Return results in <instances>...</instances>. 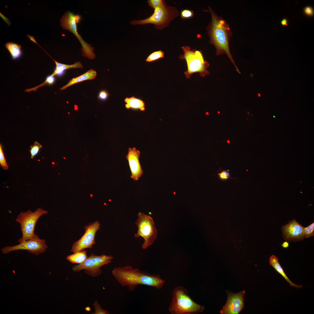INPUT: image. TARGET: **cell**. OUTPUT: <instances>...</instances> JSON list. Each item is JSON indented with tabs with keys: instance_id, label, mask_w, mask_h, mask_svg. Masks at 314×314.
<instances>
[{
	"instance_id": "11",
	"label": "cell",
	"mask_w": 314,
	"mask_h": 314,
	"mask_svg": "<svg viewBox=\"0 0 314 314\" xmlns=\"http://www.w3.org/2000/svg\"><path fill=\"white\" fill-rule=\"evenodd\" d=\"M100 225L99 222L96 221L85 226L84 227V234L74 243L71 251L75 253L85 249L92 248L93 245L96 244L95 235L97 231L100 229Z\"/></svg>"
},
{
	"instance_id": "17",
	"label": "cell",
	"mask_w": 314,
	"mask_h": 314,
	"mask_svg": "<svg viewBox=\"0 0 314 314\" xmlns=\"http://www.w3.org/2000/svg\"><path fill=\"white\" fill-rule=\"evenodd\" d=\"M124 101L126 103L125 107L127 109L140 110L144 111L145 110V104L141 99L134 96L126 97Z\"/></svg>"
},
{
	"instance_id": "19",
	"label": "cell",
	"mask_w": 314,
	"mask_h": 314,
	"mask_svg": "<svg viewBox=\"0 0 314 314\" xmlns=\"http://www.w3.org/2000/svg\"><path fill=\"white\" fill-rule=\"evenodd\" d=\"M86 252V251L83 249L68 256L66 259L72 263L81 264L88 258Z\"/></svg>"
},
{
	"instance_id": "9",
	"label": "cell",
	"mask_w": 314,
	"mask_h": 314,
	"mask_svg": "<svg viewBox=\"0 0 314 314\" xmlns=\"http://www.w3.org/2000/svg\"><path fill=\"white\" fill-rule=\"evenodd\" d=\"M113 258V257L111 256L104 254L96 256L92 253L83 263L73 266L72 269L75 272L84 270L86 274L94 277L101 274V267L111 263V260Z\"/></svg>"
},
{
	"instance_id": "18",
	"label": "cell",
	"mask_w": 314,
	"mask_h": 314,
	"mask_svg": "<svg viewBox=\"0 0 314 314\" xmlns=\"http://www.w3.org/2000/svg\"><path fill=\"white\" fill-rule=\"evenodd\" d=\"M46 53L53 60L56 65V67L53 72L51 74L52 76H54L57 75L58 76H61L63 75L66 70L69 68H78L82 69L83 68L82 64L80 62H75L74 64L72 65H67L61 63L55 60L47 52H46Z\"/></svg>"
},
{
	"instance_id": "25",
	"label": "cell",
	"mask_w": 314,
	"mask_h": 314,
	"mask_svg": "<svg viewBox=\"0 0 314 314\" xmlns=\"http://www.w3.org/2000/svg\"><path fill=\"white\" fill-rule=\"evenodd\" d=\"M0 164L3 170H7L8 169V166L6 162L1 144L0 145Z\"/></svg>"
},
{
	"instance_id": "8",
	"label": "cell",
	"mask_w": 314,
	"mask_h": 314,
	"mask_svg": "<svg viewBox=\"0 0 314 314\" xmlns=\"http://www.w3.org/2000/svg\"><path fill=\"white\" fill-rule=\"evenodd\" d=\"M81 17L78 15L74 14L69 11L66 12L60 19V24L65 29L72 33L77 38L82 46L83 56L90 59H94L95 54L93 52L94 48L84 41L77 32V24L79 23Z\"/></svg>"
},
{
	"instance_id": "22",
	"label": "cell",
	"mask_w": 314,
	"mask_h": 314,
	"mask_svg": "<svg viewBox=\"0 0 314 314\" xmlns=\"http://www.w3.org/2000/svg\"><path fill=\"white\" fill-rule=\"evenodd\" d=\"M164 52L161 50L153 52L150 54L146 59L147 62H152L164 58Z\"/></svg>"
},
{
	"instance_id": "21",
	"label": "cell",
	"mask_w": 314,
	"mask_h": 314,
	"mask_svg": "<svg viewBox=\"0 0 314 314\" xmlns=\"http://www.w3.org/2000/svg\"><path fill=\"white\" fill-rule=\"evenodd\" d=\"M55 78L54 76L51 75L47 76L45 81L42 83L34 87L26 89L24 91L25 92H30L31 91H36L40 87L44 86L47 85H52L55 82Z\"/></svg>"
},
{
	"instance_id": "33",
	"label": "cell",
	"mask_w": 314,
	"mask_h": 314,
	"mask_svg": "<svg viewBox=\"0 0 314 314\" xmlns=\"http://www.w3.org/2000/svg\"><path fill=\"white\" fill-rule=\"evenodd\" d=\"M281 245L282 247L284 248H288L289 245V242L286 241L284 242Z\"/></svg>"
},
{
	"instance_id": "36",
	"label": "cell",
	"mask_w": 314,
	"mask_h": 314,
	"mask_svg": "<svg viewBox=\"0 0 314 314\" xmlns=\"http://www.w3.org/2000/svg\"><path fill=\"white\" fill-rule=\"evenodd\" d=\"M90 196H91V197H92V195H90Z\"/></svg>"
},
{
	"instance_id": "29",
	"label": "cell",
	"mask_w": 314,
	"mask_h": 314,
	"mask_svg": "<svg viewBox=\"0 0 314 314\" xmlns=\"http://www.w3.org/2000/svg\"><path fill=\"white\" fill-rule=\"evenodd\" d=\"M109 94L105 90H103L101 91L98 97V99L102 101H105L108 98Z\"/></svg>"
},
{
	"instance_id": "13",
	"label": "cell",
	"mask_w": 314,
	"mask_h": 314,
	"mask_svg": "<svg viewBox=\"0 0 314 314\" xmlns=\"http://www.w3.org/2000/svg\"><path fill=\"white\" fill-rule=\"evenodd\" d=\"M304 228L294 219L282 226L281 231L283 237L289 242L302 240L304 238Z\"/></svg>"
},
{
	"instance_id": "30",
	"label": "cell",
	"mask_w": 314,
	"mask_h": 314,
	"mask_svg": "<svg viewBox=\"0 0 314 314\" xmlns=\"http://www.w3.org/2000/svg\"><path fill=\"white\" fill-rule=\"evenodd\" d=\"M219 178L222 180L228 179L230 177V174L228 171L222 170L218 174Z\"/></svg>"
},
{
	"instance_id": "34",
	"label": "cell",
	"mask_w": 314,
	"mask_h": 314,
	"mask_svg": "<svg viewBox=\"0 0 314 314\" xmlns=\"http://www.w3.org/2000/svg\"><path fill=\"white\" fill-rule=\"evenodd\" d=\"M27 37L30 39V40L31 41L33 42H34L36 44H38L37 42L34 39V38L33 36H31V35H30L28 34L27 35Z\"/></svg>"
},
{
	"instance_id": "1",
	"label": "cell",
	"mask_w": 314,
	"mask_h": 314,
	"mask_svg": "<svg viewBox=\"0 0 314 314\" xmlns=\"http://www.w3.org/2000/svg\"><path fill=\"white\" fill-rule=\"evenodd\" d=\"M112 274L123 287L128 286L130 291H133L138 286L144 285L162 288L165 283L159 275H154L130 265L115 267Z\"/></svg>"
},
{
	"instance_id": "2",
	"label": "cell",
	"mask_w": 314,
	"mask_h": 314,
	"mask_svg": "<svg viewBox=\"0 0 314 314\" xmlns=\"http://www.w3.org/2000/svg\"><path fill=\"white\" fill-rule=\"evenodd\" d=\"M209 9L211 15V21L207 28L210 38V44L216 49L217 55L226 53L235 66L236 71L240 72L236 66L230 52L229 41L232 33L229 25L222 18L217 16L210 7Z\"/></svg>"
},
{
	"instance_id": "26",
	"label": "cell",
	"mask_w": 314,
	"mask_h": 314,
	"mask_svg": "<svg viewBox=\"0 0 314 314\" xmlns=\"http://www.w3.org/2000/svg\"><path fill=\"white\" fill-rule=\"evenodd\" d=\"M95 309L94 314H108L109 313L107 311L104 310L101 307L97 301H95L93 304Z\"/></svg>"
},
{
	"instance_id": "24",
	"label": "cell",
	"mask_w": 314,
	"mask_h": 314,
	"mask_svg": "<svg viewBox=\"0 0 314 314\" xmlns=\"http://www.w3.org/2000/svg\"><path fill=\"white\" fill-rule=\"evenodd\" d=\"M304 238H308L314 235V222H313L307 226L304 227Z\"/></svg>"
},
{
	"instance_id": "7",
	"label": "cell",
	"mask_w": 314,
	"mask_h": 314,
	"mask_svg": "<svg viewBox=\"0 0 314 314\" xmlns=\"http://www.w3.org/2000/svg\"><path fill=\"white\" fill-rule=\"evenodd\" d=\"M137 216L138 218L135 224L138 229L134 236L135 238L141 237L144 239V242L142 248L145 249L156 240L158 231L155 226L153 219L151 216L140 212H138Z\"/></svg>"
},
{
	"instance_id": "3",
	"label": "cell",
	"mask_w": 314,
	"mask_h": 314,
	"mask_svg": "<svg viewBox=\"0 0 314 314\" xmlns=\"http://www.w3.org/2000/svg\"><path fill=\"white\" fill-rule=\"evenodd\" d=\"M172 298L169 310L172 314H194L203 311L204 306L195 302L188 295L185 288L177 286L172 293Z\"/></svg>"
},
{
	"instance_id": "35",
	"label": "cell",
	"mask_w": 314,
	"mask_h": 314,
	"mask_svg": "<svg viewBox=\"0 0 314 314\" xmlns=\"http://www.w3.org/2000/svg\"><path fill=\"white\" fill-rule=\"evenodd\" d=\"M227 142L228 143H230V141H229V140H228L227 141Z\"/></svg>"
},
{
	"instance_id": "6",
	"label": "cell",
	"mask_w": 314,
	"mask_h": 314,
	"mask_svg": "<svg viewBox=\"0 0 314 314\" xmlns=\"http://www.w3.org/2000/svg\"><path fill=\"white\" fill-rule=\"evenodd\" d=\"M47 210L41 208L33 212L28 210L25 212H21L15 219L16 222L20 224L21 231L22 234L21 238L18 240L19 243L33 238L35 234L34 229L36 223L42 215L47 214Z\"/></svg>"
},
{
	"instance_id": "20",
	"label": "cell",
	"mask_w": 314,
	"mask_h": 314,
	"mask_svg": "<svg viewBox=\"0 0 314 314\" xmlns=\"http://www.w3.org/2000/svg\"><path fill=\"white\" fill-rule=\"evenodd\" d=\"M5 47L10 53L13 59H18L22 56L21 46L17 44L8 42L6 43Z\"/></svg>"
},
{
	"instance_id": "23",
	"label": "cell",
	"mask_w": 314,
	"mask_h": 314,
	"mask_svg": "<svg viewBox=\"0 0 314 314\" xmlns=\"http://www.w3.org/2000/svg\"><path fill=\"white\" fill-rule=\"evenodd\" d=\"M42 146L37 141L34 142V144L30 146V149L29 152L31 153V158H33L36 155L40 149L42 148Z\"/></svg>"
},
{
	"instance_id": "27",
	"label": "cell",
	"mask_w": 314,
	"mask_h": 314,
	"mask_svg": "<svg viewBox=\"0 0 314 314\" xmlns=\"http://www.w3.org/2000/svg\"><path fill=\"white\" fill-rule=\"evenodd\" d=\"M180 15L183 19L190 18L193 17V11L189 9H183L181 11Z\"/></svg>"
},
{
	"instance_id": "14",
	"label": "cell",
	"mask_w": 314,
	"mask_h": 314,
	"mask_svg": "<svg viewBox=\"0 0 314 314\" xmlns=\"http://www.w3.org/2000/svg\"><path fill=\"white\" fill-rule=\"evenodd\" d=\"M140 151L135 147L129 148L126 158L128 160L131 173V177L135 181H137L143 174L139 158Z\"/></svg>"
},
{
	"instance_id": "5",
	"label": "cell",
	"mask_w": 314,
	"mask_h": 314,
	"mask_svg": "<svg viewBox=\"0 0 314 314\" xmlns=\"http://www.w3.org/2000/svg\"><path fill=\"white\" fill-rule=\"evenodd\" d=\"M181 49L183 54L179 57L186 62L187 69L184 74L186 78H190L192 75L195 73H199L202 77L209 74L207 69L209 64L204 60L201 51L191 50L188 46H182Z\"/></svg>"
},
{
	"instance_id": "28",
	"label": "cell",
	"mask_w": 314,
	"mask_h": 314,
	"mask_svg": "<svg viewBox=\"0 0 314 314\" xmlns=\"http://www.w3.org/2000/svg\"><path fill=\"white\" fill-rule=\"evenodd\" d=\"M162 1L163 0H148L147 2L149 6L154 9L160 5Z\"/></svg>"
},
{
	"instance_id": "32",
	"label": "cell",
	"mask_w": 314,
	"mask_h": 314,
	"mask_svg": "<svg viewBox=\"0 0 314 314\" xmlns=\"http://www.w3.org/2000/svg\"><path fill=\"white\" fill-rule=\"evenodd\" d=\"M281 25L283 26H288V20L287 19L285 18H283L281 22Z\"/></svg>"
},
{
	"instance_id": "31",
	"label": "cell",
	"mask_w": 314,
	"mask_h": 314,
	"mask_svg": "<svg viewBox=\"0 0 314 314\" xmlns=\"http://www.w3.org/2000/svg\"><path fill=\"white\" fill-rule=\"evenodd\" d=\"M304 12L306 15L311 16L313 15V10L311 6H307L305 7L304 9Z\"/></svg>"
},
{
	"instance_id": "16",
	"label": "cell",
	"mask_w": 314,
	"mask_h": 314,
	"mask_svg": "<svg viewBox=\"0 0 314 314\" xmlns=\"http://www.w3.org/2000/svg\"><path fill=\"white\" fill-rule=\"evenodd\" d=\"M97 75V74L96 71L92 69H91L80 76L72 78L67 84L63 86L60 89V90H64L75 84L87 80L94 79L96 78Z\"/></svg>"
},
{
	"instance_id": "10",
	"label": "cell",
	"mask_w": 314,
	"mask_h": 314,
	"mask_svg": "<svg viewBox=\"0 0 314 314\" xmlns=\"http://www.w3.org/2000/svg\"><path fill=\"white\" fill-rule=\"evenodd\" d=\"M47 248L45 240L40 239L35 234L31 239L14 246L4 247L1 249V250L3 254H7L14 251L27 250L30 253L38 255L44 252Z\"/></svg>"
},
{
	"instance_id": "15",
	"label": "cell",
	"mask_w": 314,
	"mask_h": 314,
	"mask_svg": "<svg viewBox=\"0 0 314 314\" xmlns=\"http://www.w3.org/2000/svg\"><path fill=\"white\" fill-rule=\"evenodd\" d=\"M269 264L274 270L280 274L287 282L290 286L297 288H300L302 287L301 285H297L292 282L288 277L287 275L280 265L277 258L274 255H272L270 257L269 259Z\"/></svg>"
},
{
	"instance_id": "4",
	"label": "cell",
	"mask_w": 314,
	"mask_h": 314,
	"mask_svg": "<svg viewBox=\"0 0 314 314\" xmlns=\"http://www.w3.org/2000/svg\"><path fill=\"white\" fill-rule=\"evenodd\" d=\"M179 15L176 8L167 6L165 0H163L160 5L154 9L153 14L143 19L134 20L130 22L133 25H143L152 24L155 27L159 30L169 26L170 22Z\"/></svg>"
},
{
	"instance_id": "12",
	"label": "cell",
	"mask_w": 314,
	"mask_h": 314,
	"mask_svg": "<svg viewBox=\"0 0 314 314\" xmlns=\"http://www.w3.org/2000/svg\"><path fill=\"white\" fill-rule=\"evenodd\" d=\"M244 290L236 293L227 292L225 304L220 311L222 314H238L245 308Z\"/></svg>"
}]
</instances>
